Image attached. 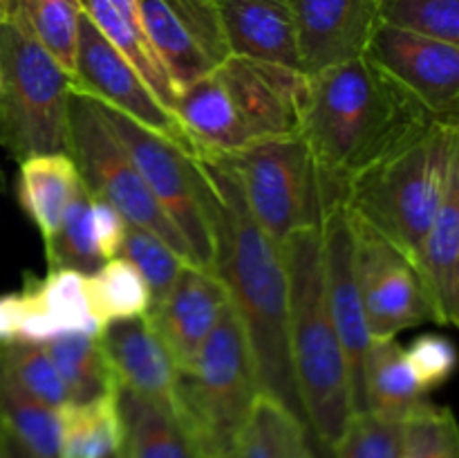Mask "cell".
<instances>
[{"instance_id": "1", "label": "cell", "mask_w": 459, "mask_h": 458, "mask_svg": "<svg viewBox=\"0 0 459 458\" xmlns=\"http://www.w3.org/2000/svg\"><path fill=\"white\" fill-rule=\"evenodd\" d=\"M197 162L211 182V269L227 287L245 332L258 393L282 404L309 431L291 368L287 274L281 247L251 218L231 166L222 157Z\"/></svg>"}, {"instance_id": "2", "label": "cell", "mask_w": 459, "mask_h": 458, "mask_svg": "<svg viewBox=\"0 0 459 458\" xmlns=\"http://www.w3.org/2000/svg\"><path fill=\"white\" fill-rule=\"evenodd\" d=\"M433 119L406 90L359 57L309 76L299 133L327 196L345 202V189L359 173Z\"/></svg>"}, {"instance_id": "3", "label": "cell", "mask_w": 459, "mask_h": 458, "mask_svg": "<svg viewBox=\"0 0 459 458\" xmlns=\"http://www.w3.org/2000/svg\"><path fill=\"white\" fill-rule=\"evenodd\" d=\"M321 225V223H318ZM303 227L281 242L287 274L290 355L309 431L323 458L354 416L343 348L327 305L321 227Z\"/></svg>"}, {"instance_id": "4", "label": "cell", "mask_w": 459, "mask_h": 458, "mask_svg": "<svg viewBox=\"0 0 459 458\" xmlns=\"http://www.w3.org/2000/svg\"><path fill=\"white\" fill-rule=\"evenodd\" d=\"M459 166V121L433 119L345 189V209L412 263Z\"/></svg>"}, {"instance_id": "5", "label": "cell", "mask_w": 459, "mask_h": 458, "mask_svg": "<svg viewBox=\"0 0 459 458\" xmlns=\"http://www.w3.org/2000/svg\"><path fill=\"white\" fill-rule=\"evenodd\" d=\"M258 398L254 364L231 301L188 371L175 380V413L204 458H236L240 431Z\"/></svg>"}, {"instance_id": "6", "label": "cell", "mask_w": 459, "mask_h": 458, "mask_svg": "<svg viewBox=\"0 0 459 458\" xmlns=\"http://www.w3.org/2000/svg\"><path fill=\"white\" fill-rule=\"evenodd\" d=\"M72 75L12 18L0 21V146L21 164L67 153Z\"/></svg>"}, {"instance_id": "7", "label": "cell", "mask_w": 459, "mask_h": 458, "mask_svg": "<svg viewBox=\"0 0 459 458\" xmlns=\"http://www.w3.org/2000/svg\"><path fill=\"white\" fill-rule=\"evenodd\" d=\"M231 166L251 218L281 245L290 233L316 227L332 200L300 133L264 137L233 155Z\"/></svg>"}, {"instance_id": "8", "label": "cell", "mask_w": 459, "mask_h": 458, "mask_svg": "<svg viewBox=\"0 0 459 458\" xmlns=\"http://www.w3.org/2000/svg\"><path fill=\"white\" fill-rule=\"evenodd\" d=\"M94 103L112 137L128 153L148 191L155 196L170 223L188 242L193 265L204 269L213 268L211 182L200 162L182 151L178 144L152 133L124 112L97 99Z\"/></svg>"}, {"instance_id": "9", "label": "cell", "mask_w": 459, "mask_h": 458, "mask_svg": "<svg viewBox=\"0 0 459 458\" xmlns=\"http://www.w3.org/2000/svg\"><path fill=\"white\" fill-rule=\"evenodd\" d=\"M67 128H70L67 155L74 162L81 182L85 184L90 196L108 202L112 209L124 216L128 227L146 229L166 242L184 263L193 265L188 242L170 223L155 196L148 191L146 182L134 169L124 146L103 124L94 99L72 90Z\"/></svg>"}, {"instance_id": "10", "label": "cell", "mask_w": 459, "mask_h": 458, "mask_svg": "<svg viewBox=\"0 0 459 458\" xmlns=\"http://www.w3.org/2000/svg\"><path fill=\"white\" fill-rule=\"evenodd\" d=\"M354 269L372 339L397 337L402 330L435 321L415 265L384 236L350 216Z\"/></svg>"}, {"instance_id": "11", "label": "cell", "mask_w": 459, "mask_h": 458, "mask_svg": "<svg viewBox=\"0 0 459 458\" xmlns=\"http://www.w3.org/2000/svg\"><path fill=\"white\" fill-rule=\"evenodd\" d=\"M72 90L124 112L126 117L146 126L152 133L170 139L182 151L195 157L191 139L179 126L178 117L161 106L146 81L126 61L119 49L112 48L110 40L92 25L85 12L79 22Z\"/></svg>"}, {"instance_id": "12", "label": "cell", "mask_w": 459, "mask_h": 458, "mask_svg": "<svg viewBox=\"0 0 459 458\" xmlns=\"http://www.w3.org/2000/svg\"><path fill=\"white\" fill-rule=\"evenodd\" d=\"M363 57L430 115L459 121V45L377 22Z\"/></svg>"}, {"instance_id": "13", "label": "cell", "mask_w": 459, "mask_h": 458, "mask_svg": "<svg viewBox=\"0 0 459 458\" xmlns=\"http://www.w3.org/2000/svg\"><path fill=\"white\" fill-rule=\"evenodd\" d=\"M139 13L178 94L229 57L218 0H139Z\"/></svg>"}, {"instance_id": "14", "label": "cell", "mask_w": 459, "mask_h": 458, "mask_svg": "<svg viewBox=\"0 0 459 458\" xmlns=\"http://www.w3.org/2000/svg\"><path fill=\"white\" fill-rule=\"evenodd\" d=\"M323 242V272H325L327 305L332 321L343 348L350 375L354 413L366 411L363 398V364L370 348V326L363 310L361 290H359L357 269H354V241L350 227L348 209L343 200L330 202L321 216Z\"/></svg>"}, {"instance_id": "15", "label": "cell", "mask_w": 459, "mask_h": 458, "mask_svg": "<svg viewBox=\"0 0 459 458\" xmlns=\"http://www.w3.org/2000/svg\"><path fill=\"white\" fill-rule=\"evenodd\" d=\"M213 72L236 110L260 139L299 133L309 97V76L305 72L233 54Z\"/></svg>"}, {"instance_id": "16", "label": "cell", "mask_w": 459, "mask_h": 458, "mask_svg": "<svg viewBox=\"0 0 459 458\" xmlns=\"http://www.w3.org/2000/svg\"><path fill=\"white\" fill-rule=\"evenodd\" d=\"M227 304L222 281L211 269L186 263L170 290L151 305L148 319L169 348L178 373L193 366Z\"/></svg>"}, {"instance_id": "17", "label": "cell", "mask_w": 459, "mask_h": 458, "mask_svg": "<svg viewBox=\"0 0 459 458\" xmlns=\"http://www.w3.org/2000/svg\"><path fill=\"white\" fill-rule=\"evenodd\" d=\"M307 76L363 57L377 21V0H290Z\"/></svg>"}, {"instance_id": "18", "label": "cell", "mask_w": 459, "mask_h": 458, "mask_svg": "<svg viewBox=\"0 0 459 458\" xmlns=\"http://www.w3.org/2000/svg\"><path fill=\"white\" fill-rule=\"evenodd\" d=\"M99 337L117 389L173 409L178 368L148 314L108 323Z\"/></svg>"}, {"instance_id": "19", "label": "cell", "mask_w": 459, "mask_h": 458, "mask_svg": "<svg viewBox=\"0 0 459 458\" xmlns=\"http://www.w3.org/2000/svg\"><path fill=\"white\" fill-rule=\"evenodd\" d=\"M229 54L303 72L290 0H218Z\"/></svg>"}, {"instance_id": "20", "label": "cell", "mask_w": 459, "mask_h": 458, "mask_svg": "<svg viewBox=\"0 0 459 458\" xmlns=\"http://www.w3.org/2000/svg\"><path fill=\"white\" fill-rule=\"evenodd\" d=\"M175 117L191 139L195 160L229 157L260 142L229 99L215 72L179 90Z\"/></svg>"}, {"instance_id": "21", "label": "cell", "mask_w": 459, "mask_h": 458, "mask_svg": "<svg viewBox=\"0 0 459 458\" xmlns=\"http://www.w3.org/2000/svg\"><path fill=\"white\" fill-rule=\"evenodd\" d=\"M435 323L459 321V166L448 178L446 193L412 259Z\"/></svg>"}, {"instance_id": "22", "label": "cell", "mask_w": 459, "mask_h": 458, "mask_svg": "<svg viewBox=\"0 0 459 458\" xmlns=\"http://www.w3.org/2000/svg\"><path fill=\"white\" fill-rule=\"evenodd\" d=\"M81 3L92 25L110 40L112 48L124 54L126 61L146 81L161 106L175 115L178 88L143 30L139 0H81Z\"/></svg>"}, {"instance_id": "23", "label": "cell", "mask_w": 459, "mask_h": 458, "mask_svg": "<svg viewBox=\"0 0 459 458\" xmlns=\"http://www.w3.org/2000/svg\"><path fill=\"white\" fill-rule=\"evenodd\" d=\"M119 458H204L191 431L170 407L119 391Z\"/></svg>"}, {"instance_id": "24", "label": "cell", "mask_w": 459, "mask_h": 458, "mask_svg": "<svg viewBox=\"0 0 459 458\" xmlns=\"http://www.w3.org/2000/svg\"><path fill=\"white\" fill-rule=\"evenodd\" d=\"M363 398L366 411L406 422L412 413L430 402L406 362L397 337L372 339L363 364Z\"/></svg>"}, {"instance_id": "25", "label": "cell", "mask_w": 459, "mask_h": 458, "mask_svg": "<svg viewBox=\"0 0 459 458\" xmlns=\"http://www.w3.org/2000/svg\"><path fill=\"white\" fill-rule=\"evenodd\" d=\"M22 296L27 305L52 328L54 339L63 335H101V323L92 314L88 274L74 269H49L48 277L25 274Z\"/></svg>"}, {"instance_id": "26", "label": "cell", "mask_w": 459, "mask_h": 458, "mask_svg": "<svg viewBox=\"0 0 459 458\" xmlns=\"http://www.w3.org/2000/svg\"><path fill=\"white\" fill-rule=\"evenodd\" d=\"M81 178L67 153H48L21 162L18 169V202L31 223L48 241L61 225L72 193Z\"/></svg>"}, {"instance_id": "27", "label": "cell", "mask_w": 459, "mask_h": 458, "mask_svg": "<svg viewBox=\"0 0 459 458\" xmlns=\"http://www.w3.org/2000/svg\"><path fill=\"white\" fill-rule=\"evenodd\" d=\"M236 458H321L307 427L267 395L254 400Z\"/></svg>"}, {"instance_id": "28", "label": "cell", "mask_w": 459, "mask_h": 458, "mask_svg": "<svg viewBox=\"0 0 459 458\" xmlns=\"http://www.w3.org/2000/svg\"><path fill=\"white\" fill-rule=\"evenodd\" d=\"M119 391L58 409L56 458H108L121 447Z\"/></svg>"}, {"instance_id": "29", "label": "cell", "mask_w": 459, "mask_h": 458, "mask_svg": "<svg viewBox=\"0 0 459 458\" xmlns=\"http://www.w3.org/2000/svg\"><path fill=\"white\" fill-rule=\"evenodd\" d=\"M3 18L21 22L65 72H74L81 0H3Z\"/></svg>"}, {"instance_id": "30", "label": "cell", "mask_w": 459, "mask_h": 458, "mask_svg": "<svg viewBox=\"0 0 459 458\" xmlns=\"http://www.w3.org/2000/svg\"><path fill=\"white\" fill-rule=\"evenodd\" d=\"M43 348L56 366L72 404L92 402L119 391L99 335H63L45 341Z\"/></svg>"}, {"instance_id": "31", "label": "cell", "mask_w": 459, "mask_h": 458, "mask_svg": "<svg viewBox=\"0 0 459 458\" xmlns=\"http://www.w3.org/2000/svg\"><path fill=\"white\" fill-rule=\"evenodd\" d=\"M0 422L31 458L58 456V409L22 389L0 364Z\"/></svg>"}, {"instance_id": "32", "label": "cell", "mask_w": 459, "mask_h": 458, "mask_svg": "<svg viewBox=\"0 0 459 458\" xmlns=\"http://www.w3.org/2000/svg\"><path fill=\"white\" fill-rule=\"evenodd\" d=\"M92 314L101 328L148 314L152 304L151 290L142 274L124 256L103 260L97 272L88 274Z\"/></svg>"}, {"instance_id": "33", "label": "cell", "mask_w": 459, "mask_h": 458, "mask_svg": "<svg viewBox=\"0 0 459 458\" xmlns=\"http://www.w3.org/2000/svg\"><path fill=\"white\" fill-rule=\"evenodd\" d=\"M45 259L49 269L92 274L101 268L103 259L92 233V196L83 182L72 193L58 229L45 241Z\"/></svg>"}, {"instance_id": "34", "label": "cell", "mask_w": 459, "mask_h": 458, "mask_svg": "<svg viewBox=\"0 0 459 458\" xmlns=\"http://www.w3.org/2000/svg\"><path fill=\"white\" fill-rule=\"evenodd\" d=\"M377 21L459 45V0H377Z\"/></svg>"}, {"instance_id": "35", "label": "cell", "mask_w": 459, "mask_h": 458, "mask_svg": "<svg viewBox=\"0 0 459 458\" xmlns=\"http://www.w3.org/2000/svg\"><path fill=\"white\" fill-rule=\"evenodd\" d=\"M0 364L22 389L30 391L48 407L61 409L70 402L65 384L49 355L45 353L43 344H31V341L0 344Z\"/></svg>"}, {"instance_id": "36", "label": "cell", "mask_w": 459, "mask_h": 458, "mask_svg": "<svg viewBox=\"0 0 459 458\" xmlns=\"http://www.w3.org/2000/svg\"><path fill=\"white\" fill-rule=\"evenodd\" d=\"M399 458H459V429L448 407L429 402L403 422Z\"/></svg>"}, {"instance_id": "37", "label": "cell", "mask_w": 459, "mask_h": 458, "mask_svg": "<svg viewBox=\"0 0 459 458\" xmlns=\"http://www.w3.org/2000/svg\"><path fill=\"white\" fill-rule=\"evenodd\" d=\"M119 256L130 260L137 268V272L142 274L148 290H151L152 304L160 301L170 290L182 265H186L166 242H161L151 232L139 227L126 229Z\"/></svg>"}, {"instance_id": "38", "label": "cell", "mask_w": 459, "mask_h": 458, "mask_svg": "<svg viewBox=\"0 0 459 458\" xmlns=\"http://www.w3.org/2000/svg\"><path fill=\"white\" fill-rule=\"evenodd\" d=\"M403 422L377 413H354L332 458H399Z\"/></svg>"}, {"instance_id": "39", "label": "cell", "mask_w": 459, "mask_h": 458, "mask_svg": "<svg viewBox=\"0 0 459 458\" xmlns=\"http://www.w3.org/2000/svg\"><path fill=\"white\" fill-rule=\"evenodd\" d=\"M412 375L426 393L439 389L455 373L457 350L448 337L439 332H424L403 348Z\"/></svg>"}, {"instance_id": "40", "label": "cell", "mask_w": 459, "mask_h": 458, "mask_svg": "<svg viewBox=\"0 0 459 458\" xmlns=\"http://www.w3.org/2000/svg\"><path fill=\"white\" fill-rule=\"evenodd\" d=\"M126 229H128V223H126L119 211L112 209L108 202L92 198V233L103 260L119 256L126 238Z\"/></svg>"}, {"instance_id": "41", "label": "cell", "mask_w": 459, "mask_h": 458, "mask_svg": "<svg viewBox=\"0 0 459 458\" xmlns=\"http://www.w3.org/2000/svg\"><path fill=\"white\" fill-rule=\"evenodd\" d=\"M22 317H25V299L21 290L0 295V344L18 341Z\"/></svg>"}, {"instance_id": "42", "label": "cell", "mask_w": 459, "mask_h": 458, "mask_svg": "<svg viewBox=\"0 0 459 458\" xmlns=\"http://www.w3.org/2000/svg\"><path fill=\"white\" fill-rule=\"evenodd\" d=\"M3 458H31L30 452L3 427Z\"/></svg>"}, {"instance_id": "43", "label": "cell", "mask_w": 459, "mask_h": 458, "mask_svg": "<svg viewBox=\"0 0 459 458\" xmlns=\"http://www.w3.org/2000/svg\"><path fill=\"white\" fill-rule=\"evenodd\" d=\"M4 187H7V182H4V173L3 169H0V191H4Z\"/></svg>"}, {"instance_id": "44", "label": "cell", "mask_w": 459, "mask_h": 458, "mask_svg": "<svg viewBox=\"0 0 459 458\" xmlns=\"http://www.w3.org/2000/svg\"><path fill=\"white\" fill-rule=\"evenodd\" d=\"M0 458H3V422H0Z\"/></svg>"}, {"instance_id": "45", "label": "cell", "mask_w": 459, "mask_h": 458, "mask_svg": "<svg viewBox=\"0 0 459 458\" xmlns=\"http://www.w3.org/2000/svg\"><path fill=\"white\" fill-rule=\"evenodd\" d=\"M108 458H119V456H117V454H112V456H108Z\"/></svg>"}, {"instance_id": "46", "label": "cell", "mask_w": 459, "mask_h": 458, "mask_svg": "<svg viewBox=\"0 0 459 458\" xmlns=\"http://www.w3.org/2000/svg\"><path fill=\"white\" fill-rule=\"evenodd\" d=\"M0 21H3V13H0Z\"/></svg>"}, {"instance_id": "47", "label": "cell", "mask_w": 459, "mask_h": 458, "mask_svg": "<svg viewBox=\"0 0 459 458\" xmlns=\"http://www.w3.org/2000/svg\"><path fill=\"white\" fill-rule=\"evenodd\" d=\"M0 3H3V0H0Z\"/></svg>"}]
</instances>
